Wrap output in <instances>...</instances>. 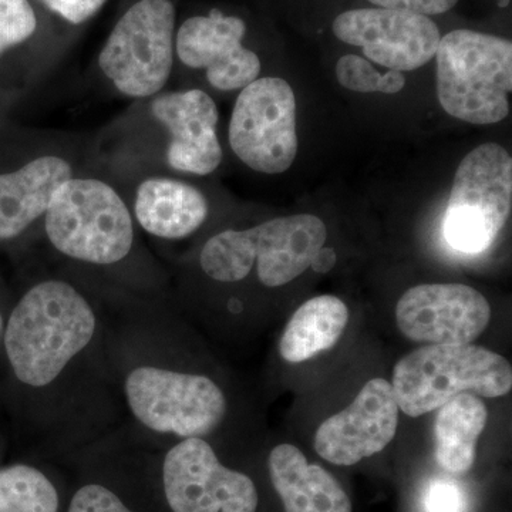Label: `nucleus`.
I'll use <instances>...</instances> for the list:
<instances>
[{
  "label": "nucleus",
  "instance_id": "1",
  "mask_svg": "<svg viewBox=\"0 0 512 512\" xmlns=\"http://www.w3.org/2000/svg\"><path fill=\"white\" fill-rule=\"evenodd\" d=\"M97 316L76 286L37 282L16 303L3 330L6 356L20 383L50 386L92 343Z\"/></svg>",
  "mask_w": 512,
  "mask_h": 512
},
{
  "label": "nucleus",
  "instance_id": "2",
  "mask_svg": "<svg viewBox=\"0 0 512 512\" xmlns=\"http://www.w3.org/2000/svg\"><path fill=\"white\" fill-rule=\"evenodd\" d=\"M180 0H120L96 56V69L114 92L144 101L164 92L175 69Z\"/></svg>",
  "mask_w": 512,
  "mask_h": 512
},
{
  "label": "nucleus",
  "instance_id": "3",
  "mask_svg": "<svg viewBox=\"0 0 512 512\" xmlns=\"http://www.w3.org/2000/svg\"><path fill=\"white\" fill-rule=\"evenodd\" d=\"M43 228L60 255L96 266L124 261L136 241V222L119 188L83 171L56 191Z\"/></svg>",
  "mask_w": 512,
  "mask_h": 512
},
{
  "label": "nucleus",
  "instance_id": "4",
  "mask_svg": "<svg viewBox=\"0 0 512 512\" xmlns=\"http://www.w3.org/2000/svg\"><path fill=\"white\" fill-rule=\"evenodd\" d=\"M328 231L312 214L274 218L248 229H225L205 242L200 254L204 274L221 284L244 281L256 264L268 288L289 284L315 261Z\"/></svg>",
  "mask_w": 512,
  "mask_h": 512
},
{
  "label": "nucleus",
  "instance_id": "5",
  "mask_svg": "<svg viewBox=\"0 0 512 512\" xmlns=\"http://www.w3.org/2000/svg\"><path fill=\"white\" fill-rule=\"evenodd\" d=\"M437 97L454 119L485 126L510 113L512 43L504 37L453 30L436 52Z\"/></svg>",
  "mask_w": 512,
  "mask_h": 512
},
{
  "label": "nucleus",
  "instance_id": "6",
  "mask_svg": "<svg viewBox=\"0 0 512 512\" xmlns=\"http://www.w3.org/2000/svg\"><path fill=\"white\" fill-rule=\"evenodd\" d=\"M392 387L399 409L410 417L436 412L461 393L505 396L511 392L510 362L471 345H426L397 362Z\"/></svg>",
  "mask_w": 512,
  "mask_h": 512
},
{
  "label": "nucleus",
  "instance_id": "7",
  "mask_svg": "<svg viewBox=\"0 0 512 512\" xmlns=\"http://www.w3.org/2000/svg\"><path fill=\"white\" fill-rule=\"evenodd\" d=\"M512 208V158L500 144L474 148L458 165L444 215V237L463 254L487 251Z\"/></svg>",
  "mask_w": 512,
  "mask_h": 512
},
{
  "label": "nucleus",
  "instance_id": "8",
  "mask_svg": "<svg viewBox=\"0 0 512 512\" xmlns=\"http://www.w3.org/2000/svg\"><path fill=\"white\" fill-rule=\"evenodd\" d=\"M131 413L146 429L181 439H202L227 413V399L210 377L140 366L124 382Z\"/></svg>",
  "mask_w": 512,
  "mask_h": 512
},
{
  "label": "nucleus",
  "instance_id": "9",
  "mask_svg": "<svg viewBox=\"0 0 512 512\" xmlns=\"http://www.w3.org/2000/svg\"><path fill=\"white\" fill-rule=\"evenodd\" d=\"M229 147L256 173L282 174L298 154L296 100L281 77H259L239 92L228 127Z\"/></svg>",
  "mask_w": 512,
  "mask_h": 512
},
{
  "label": "nucleus",
  "instance_id": "10",
  "mask_svg": "<svg viewBox=\"0 0 512 512\" xmlns=\"http://www.w3.org/2000/svg\"><path fill=\"white\" fill-rule=\"evenodd\" d=\"M146 120L156 128L160 164L174 173L205 177L222 163L218 137L220 111L214 99L200 89L164 90L140 101Z\"/></svg>",
  "mask_w": 512,
  "mask_h": 512
},
{
  "label": "nucleus",
  "instance_id": "11",
  "mask_svg": "<svg viewBox=\"0 0 512 512\" xmlns=\"http://www.w3.org/2000/svg\"><path fill=\"white\" fill-rule=\"evenodd\" d=\"M165 500L173 512H256L254 481L225 467L204 439H184L165 454Z\"/></svg>",
  "mask_w": 512,
  "mask_h": 512
},
{
  "label": "nucleus",
  "instance_id": "12",
  "mask_svg": "<svg viewBox=\"0 0 512 512\" xmlns=\"http://www.w3.org/2000/svg\"><path fill=\"white\" fill-rule=\"evenodd\" d=\"M247 20L220 8L194 13L178 20L175 32V66L204 72L212 89L242 90L259 79L262 64L245 45Z\"/></svg>",
  "mask_w": 512,
  "mask_h": 512
},
{
  "label": "nucleus",
  "instance_id": "13",
  "mask_svg": "<svg viewBox=\"0 0 512 512\" xmlns=\"http://www.w3.org/2000/svg\"><path fill=\"white\" fill-rule=\"evenodd\" d=\"M333 33L362 47L367 59L397 72H412L436 56L439 26L429 16L406 10L370 8L340 13Z\"/></svg>",
  "mask_w": 512,
  "mask_h": 512
},
{
  "label": "nucleus",
  "instance_id": "14",
  "mask_svg": "<svg viewBox=\"0 0 512 512\" xmlns=\"http://www.w3.org/2000/svg\"><path fill=\"white\" fill-rule=\"evenodd\" d=\"M491 306L483 293L463 284L419 285L404 292L397 326L407 339L426 345H466L483 335Z\"/></svg>",
  "mask_w": 512,
  "mask_h": 512
},
{
  "label": "nucleus",
  "instance_id": "15",
  "mask_svg": "<svg viewBox=\"0 0 512 512\" xmlns=\"http://www.w3.org/2000/svg\"><path fill=\"white\" fill-rule=\"evenodd\" d=\"M399 412L392 384L375 377L349 407L320 424L315 436L316 453L343 467L375 456L396 436Z\"/></svg>",
  "mask_w": 512,
  "mask_h": 512
},
{
  "label": "nucleus",
  "instance_id": "16",
  "mask_svg": "<svg viewBox=\"0 0 512 512\" xmlns=\"http://www.w3.org/2000/svg\"><path fill=\"white\" fill-rule=\"evenodd\" d=\"M80 171L72 154L47 147L18 168L0 173V242L20 237L43 220L56 191Z\"/></svg>",
  "mask_w": 512,
  "mask_h": 512
},
{
  "label": "nucleus",
  "instance_id": "17",
  "mask_svg": "<svg viewBox=\"0 0 512 512\" xmlns=\"http://www.w3.org/2000/svg\"><path fill=\"white\" fill-rule=\"evenodd\" d=\"M130 210L134 222L151 237L177 241L204 225L210 215V202L195 185L154 173L138 181Z\"/></svg>",
  "mask_w": 512,
  "mask_h": 512
},
{
  "label": "nucleus",
  "instance_id": "18",
  "mask_svg": "<svg viewBox=\"0 0 512 512\" xmlns=\"http://www.w3.org/2000/svg\"><path fill=\"white\" fill-rule=\"evenodd\" d=\"M268 470L286 512H352L339 481L325 468L309 464L298 447L276 446L269 454Z\"/></svg>",
  "mask_w": 512,
  "mask_h": 512
},
{
  "label": "nucleus",
  "instance_id": "19",
  "mask_svg": "<svg viewBox=\"0 0 512 512\" xmlns=\"http://www.w3.org/2000/svg\"><path fill=\"white\" fill-rule=\"evenodd\" d=\"M74 39L33 0H0V60L20 55L49 67Z\"/></svg>",
  "mask_w": 512,
  "mask_h": 512
},
{
  "label": "nucleus",
  "instance_id": "20",
  "mask_svg": "<svg viewBox=\"0 0 512 512\" xmlns=\"http://www.w3.org/2000/svg\"><path fill=\"white\" fill-rule=\"evenodd\" d=\"M349 322L345 302L332 295L316 296L296 309L279 340V353L289 363H302L330 350Z\"/></svg>",
  "mask_w": 512,
  "mask_h": 512
},
{
  "label": "nucleus",
  "instance_id": "21",
  "mask_svg": "<svg viewBox=\"0 0 512 512\" xmlns=\"http://www.w3.org/2000/svg\"><path fill=\"white\" fill-rule=\"evenodd\" d=\"M487 407L476 394L461 393L443 404L434 424L436 460L451 474H466L476 463L477 441L487 424Z\"/></svg>",
  "mask_w": 512,
  "mask_h": 512
},
{
  "label": "nucleus",
  "instance_id": "22",
  "mask_svg": "<svg viewBox=\"0 0 512 512\" xmlns=\"http://www.w3.org/2000/svg\"><path fill=\"white\" fill-rule=\"evenodd\" d=\"M55 484L39 468L15 464L0 470V512H59Z\"/></svg>",
  "mask_w": 512,
  "mask_h": 512
},
{
  "label": "nucleus",
  "instance_id": "23",
  "mask_svg": "<svg viewBox=\"0 0 512 512\" xmlns=\"http://www.w3.org/2000/svg\"><path fill=\"white\" fill-rule=\"evenodd\" d=\"M59 28L77 37L110 0H33Z\"/></svg>",
  "mask_w": 512,
  "mask_h": 512
},
{
  "label": "nucleus",
  "instance_id": "24",
  "mask_svg": "<svg viewBox=\"0 0 512 512\" xmlns=\"http://www.w3.org/2000/svg\"><path fill=\"white\" fill-rule=\"evenodd\" d=\"M336 79L345 89L359 93H382L383 74L363 57L346 55L336 63Z\"/></svg>",
  "mask_w": 512,
  "mask_h": 512
},
{
  "label": "nucleus",
  "instance_id": "25",
  "mask_svg": "<svg viewBox=\"0 0 512 512\" xmlns=\"http://www.w3.org/2000/svg\"><path fill=\"white\" fill-rule=\"evenodd\" d=\"M67 512H134L119 495L101 484H86L74 493Z\"/></svg>",
  "mask_w": 512,
  "mask_h": 512
},
{
  "label": "nucleus",
  "instance_id": "26",
  "mask_svg": "<svg viewBox=\"0 0 512 512\" xmlns=\"http://www.w3.org/2000/svg\"><path fill=\"white\" fill-rule=\"evenodd\" d=\"M427 512H464L466 495L453 480L437 478L431 481L426 493Z\"/></svg>",
  "mask_w": 512,
  "mask_h": 512
},
{
  "label": "nucleus",
  "instance_id": "27",
  "mask_svg": "<svg viewBox=\"0 0 512 512\" xmlns=\"http://www.w3.org/2000/svg\"><path fill=\"white\" fill-rule=\"evenodd\" d=\"M379 8L406 10L423 16L441 15L457 5L458 0H369Z\"/></svg>",
  "mask_w": 512,
  "mask_h": 512
},
{
  "label": "nucleus",
  "instance_id": "28",
  "mask_svg": "<svg viewBox=\"0 0 512 512\" xmlns=\"http://www.w3.org/2000/svg\"><path fill=\"white\" fill-rule=\"evenodd\" d=\"M404 86H406V79H404L402 72L389 70V72L383 74L382 93L396 94L402 92Z\"/></svg>",
  "mask_w": 512,
  "mask_h": 512
},
{
  "label": "nucleus",
  "instance_id": "29",
  "mask_svg": "<svg viewBox=\"0 0 512 512\" xmlns=\"http://www.w3.org/2000/svg\"><path fill=\"white\" fill-rule=\"evenodd\" d=\"M498 6L500 8H507L508 3H510V0H497Z\"/></svg>",
  "mask_w": 512,
  "mask_h": 512
},
{
  "label": "nucleus",
  "instance_id": "30",
  "mask_svg": "<svg viewBox=\"0 0 512 512\" xmlns=\"http://www.w3.org/2000/svg\"><path fill=\"white\" fill-rule=\"evenodd\" d=\"M3 330H5V323H3L2 315H0V336H2Z\"/></svg>",
  "mask_w": 512,
  "mask_h": 512
}]
</instances>
